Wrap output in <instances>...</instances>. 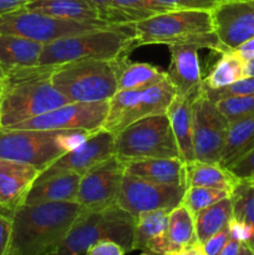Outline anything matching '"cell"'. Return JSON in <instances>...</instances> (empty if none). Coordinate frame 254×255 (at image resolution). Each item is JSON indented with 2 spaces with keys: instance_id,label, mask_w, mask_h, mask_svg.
Listing matches in <instances>:
<instances>
[{
  "instance_id": "6da1fadb",
  "label": "cell",
  "mask_w": 254,
  "mask_h": 255,
  "mask_svg": "<svg viewBox=\"0 0 254 255\" xmlns=\"http://www.w3.org/2000/svg\"><path fill=\"white\" fill-rule=\"evenodd\" d=\"M82 209L76 201L22 203L11 214L7 255H56Z\"/></svg>"
},
{
  "instance_id": "7a4b0ae2",
  "label": "cell",
  "mask_w": 254,
  "mask_h": 255,
  "mask_svg": "<svg viewBox=\"0 0 254 255\" xmlns=\"http://www.w3.org/2000/svg\"><path fill=\"white\" fill-rule=\"evenodd\" d=\"M55 65L20 67L4 75L0 102V128L57 109L69 100L51 82Z\"/></svg>"
},
{
  "instance_id": "3957f363",
  "label": "cell",
  "mask_w": 254,
  "mask_h": 255,
  "mask_svg": "<svg viewBox=\"0 0 254 255\" xmlns=\"http://www.w3.org/2000/svg\"><path fill=\"white\" fill-rule=\"evenodd\" d=\"M134 45L196 42L222 54L226 49L213 29L212 10H168L133 22Z\"/></svg>"
},
{
  "instance_id": "277c9868",
  "label": "cell",
  "mask_w": 254,
  "mask_h": 255,
  "mask_svg": "<svg viewBox=\"0 0 254 255\" xmlns=\"http://www.w3.org/2000/svg\"><path fill=\"white\" fill-rule=\"evenodd\" d=\"M136 218L119 204L82 209L57 249L56 255H82L94 243L114 241L128 252L134 251Z\"/></svg>"
},
{
  "instance_id": "5b68a950",
  "label": "cell",
  "mask_w": 254,
  "mask_h": 255,
  "mask_svg": "<svg viewBox=\"0 0 254 255\" xmlns=\"http://www.w3.org/2000/svg\"><path fill=\"white\" fill-rule=\"evenodd\" d=\"M134 45L133 24H117L47 42L37 65L50 66L82 59L111 60L128 52Z\"/></svg>"
},
{
  "instance_id": "8992f818",
  "label": "cell",
  "mask_w": 254,
  "mask_h": 255,
  "mask_svg": "<svg viewBox=\"0 0 254 255\" xmlns=\"http://www.w3.org/2000/svg\"><path fill=\"white\" fill-rule=\"evenodd\" d=\"M90 133L84 129L0 128V158L31 164L41 172Z\"/></svg>"
},
{
  "instance_id": "52a82bcc",
  "label": "cell",
  "mask_w": 254,
  "mask_h": 255,
  "mask_svg": "<svg viewBox=\"0 0 254 255\" xmlns=\"http://www.w3.org/2000/svg\"><path fill=\"white\" fill-rule=\"evenodd\" d=\"M51 82L69 102L109 101L117 92L111 61L82 59L55 65Z\"/></svg>"
},
{
  "instance_id": "ba28073f",
  "label": "cell",
  "mask_w": 254,
  "mask_h": 255,
  "mask_svg": "<svg viewBox=\"0 0 254 255\" xmlns=\"http://www.w3.org/2000/svg\"><path fill=\"white\" fill-rule=\"evenodd\" d=\"M115 147L122 163L143 158H181L167 114L132 122L115 133Z\"/></svg>"
},
{
  "instance_id": "9c48e42d",
  "label": "cell",
  "mask_w": 254,
  "mask_h": 255,
  "mask_svg": "<svg viewBox=\"0 0 254 255\" xmlns=\"http://www.w3.org/2000/svg\"><path fill=\"white\" fill-rule=\"evenodd\" d=\"M176 95L168 77L141 90L117 91L109 100V111L102 128L117 133L137 120L167 114Z\"/></svg>"
},
{
  "instance_id": "30bf717a",
  "label": "cell",
  "mask_w": 254,
  "mask_h": 255,
  "mask_svg": "<svg viewBox=\"0 0 254 255\" xmlns=\"http://www.w3.org/2000/svg\"><path fill=\"white\" fill-rule=\"evenodd\" d=\"M112 25L117 24H112L105 20L77 21L60 19L25 7L0 15V34L21 36L41 44H47L62 37L109 27Z\"/></svg>"
},
{
  "instance_id": "8fae6325",
  "label": "cell",
  "mask_w": 254,
  "mask_h": 255,
  "mask_svg": "<svg viewBox=\"0 0 254 255\" xmlns=\"http://www.w3.org/2000/svg\"><path fill=\"white\" fill-rule=\"evenodd\" d=\"M186 189V187L153 183L133 174L125 173L117 204L134 218L144 212L159 209L171 212L182 203Z\"/></svg>"
},
{
  "instance_id": "7c38bea8",
  "label": "cell",
  "mask_w": 254,
  "mask_h": 255,
  "mask_svg": "<svg viewBox=\"0 0 254 255\" xmlns=\"http://www.w3.org/2000/svg\"><path fill=\"white\" fill-rule=\"evenodd\" d=\"M194 159L219 163L228 122L202 89L192 106Z\"/></svg>"
},
{
  "instance_id": "4fadbf2b",
  "label": "cell",
  "mask_w": 254,
  "mask_h": 255,
  "mask_svg": "<svg viewBox=\"0 0 254 255\" xmlns=\"http://www.w3.org/2000/svg\"><path fill=\"white\" fill-rule=\"evenodd\" d=\"M109 111V101L67 102L57 109L14 125L9 128L24 129H84L102 128Z\"/></svg>"
},
{
  "instance_id": "5bb4252c",
  "label": "cell",
  "mask_w": 254,
  "mask_h": 255,
  "mask_svg": "<svg viewBox=\"0 0 254 255\" xmlns=\"http://www.w3.org/2000/svg\"><path fill=\"white\" fill-rule=\"evenodd\" d=\"M125 164L116 154L100 162L80 178L76 202L84 209H96L117 204Z\"/></svg>"
},
{
  "instance_id": "9a60e30c",
  "label": "cell",
  "mask_w": 254,
  "mask_h": 255,
  "mask_svg": "<svg viewBox=\"0 0 254 255\" xmlns=\"http://www.w3.org/2000/svg\"><path fill=\"white\" fill-rule=\"evenodd\" d=\"M213 29L226 51L254 37V0H221L212 9Z\"/></svg>"
},
{
  "instance_id": "2e32d148",
  "label": "cell",
  "mask_w": 254,
  "mask_h": 255,
  "mask_svg": "<svg viewBox=\"0 0 254 255\" xmlns=\"http://www.w3.org/2000/svg\"><path fill=\"white\" fill-rule=\"evenodd\" d=\"M114 154H116L115 133L109 129L100 128L91 132L81 144L65 152L56 161L52 162L44 171L40 172L37 178H45L59 172H75L82 176L90 168Z\"/></svg>"
},
{
  "instance_id": "e0dca14e",
  "label": "cell",
  "mask_w": 254,
  "mask_h": 255,
  "mask_svg": "<svg viewBox=\"0 0 254 255\" xmlns=\"http://www.w3.org/2000/svg\"><path fill=\"white\" fill-rule=\"evenodd\" d=\"M171 54L167 77L173 84L177 95H188L202 90L201 65L198 50L202 49L196 42H173L167 45Z\"/></svg>"
},
{
  "instance_id": "ac0fdd59",
  "label": "cell",
  "mask_w": 254,
  "mask_h": 255,
  "mask_svg": "<svg viewBox=\"0 0 254 255\" xmlns=\"http://www.w3.org/2000/svg\"><path fill=\"white\" fill-rule=\"evenodd\" d=\"M40 171L31 164L0 158V206L11 216L26 198Z\"/></svg>"
},
{
  "instance_id": "d6986e66",
  "label": "cell",
  "mask_w": 254,
  "mask_h": 255,
  "mask_svg": "<svg viewBox=\"0 0 254 255\" xmlns=\"http://www.w3.org/2000/svg\"><path fill=\"white\" fill-rule=\"evenodd\" d=\"M168 211H151L136 217L134 251L148 254H169L167 238Z\"/></svg>"
},
{
  "instance_id": "ffe728a7",
  "label": "cell",
  "mask_w": 254,
  "mask_h": 255,
  "mask_svg": "<svg viewBox=\"0 0 254 255\" xmlns=\"http://www.w3.org/2000/svg\"><path fill=\"white\" fill-rule=\"evenodd\" d=\"M125 173L133 174L144 181L187 188L186 163L181 158H143L126 162Z\"/></svg>"
},
{
  "instance_id": "44dd1931",
  "label": "cell",
  "mask_w": 254,
  "mask_h": 255,
  "mask_svg": "<svg viewBox=\"0 0 254 255\" xmlns=\"http://www.w3.org/2000/svg\"><path fill=\"white\" fill-rule=\"evenodd\" d=\"M201 91L188 95H176L167 110V116L171 122L172 131H173L177 144H178L181 159L184 163L194 161L192 106Z\"/></svg>"
},
{
  "instance_id": "7402d4cb",
  "label": "cell",
  "mask_w": 254,
  "mask_h": 255,
  "mask_svg": "<svg viewBox=\"0 0 254 255\" xmlns=\"http://www.w3.org/2000/svg\"><path fill=\"white\" fill-rule=\"evenodd\" d=\"M80 178L81 174L75 172H59L45 178H36L24 203L76 201Z\"/></svg>"
},
{
  "instance_id": "603a6c76",
  "label": "cell",
  "mask_w": 254,
  "mask_h": 255,
  "mask_svg": "<svg viewBox=\"0 0 254 255\" xmlns=\"http://www.w3.org/2000/svg\"><path fill=\"white\" fill-rule=\"evenodd\" d=\"M128 52L111 60L117 81V91L122 90H141L157 84L167 77L158 67L147 62L131 61L127 57Z\"/></svg>"
},
{
  "instance_id": "cb8c5ba5",
  "label": "cell",
  "mask_w": 254,
  "mask_h": 255,
  "mask_svg": "<svg viewBox=\"0 0 254 255\" xmlns=\"http://www.w3.org/2000/svg\"><path fill=\"white\" fill-rule=\"evenodd\" d=\"M44 44L15 35L0 34V69L11 70L37 65Z\"/></svg>"
},
{
  "instance_id": "d4e9b609",
  "label": "cell",
  "mask_w": 254,
  "mask_h": 255,
  "mask_svg": "<svg viewBox=\"0 0 254 255\" xmlns=\"http://www.w3.org/2000/svg\"><path fill=\"white\" fill-rule=\"evenodd\" d=\"M24 7L60 19L77 21L104 20L100 10L90 0H31Z\"/></svg>"
},
{
  "instance_id": "484cf974",
  "label": "cell",
  "mask_w": 254,
  "mask_h": 255,
  "mask_svg": "<svg viewBox=\"0 0 254 255\" xmlns=\"http://www.w3.org/2000/svg\"><path fill=\"white\" fill-rule=\"evenodd\" d=\"M254 149V116L228 125L219 164L229 169Z\"/></svg>"
},
{
  "instance_id": "4316f807",
  "label": "cell",
  "mask_w": 254,
  "mask_h": 255,
  "mask_svg": "<svg viewBox=\"0 0 254 255\" xmlns=\"http://www.w3.org/2000/svg\"><path fill=\"white\" fill-rule=\"evenodd\" d=\"M238 182L239 179L229 169L219 163H208L196 159L186 163L187 187H209L232 193Z\"/></svg>"
},
{
  "instance_id": "83f0119b",
  "label": "cell",
  "mask_w": 254,
  "mask_h": 255,
  "mask_svg": "<svg viewBox=\"0 0 254 255\" xmlns=\"http://www.w3.org/2000/svg\"><path fill=\"white\" fill-rule=\"evenodd\" d=\"M167 238L171 255H182L187 248L199 243L196 233L194 216L183 203L168 213Z\"/></svg>"
},
{
  "instance_id": "f1b7e54d",
  "label": "cell",
  "mask_w": 254,
  "mask_h": 255,
  "mask_svg": "<svg viewBox=\"0 0 254 255\" xmlns=\"http://www.w3.org/2000/svg\"><path fill=\"white\" fill-rule=\"evenodd\" d=\"M232 217H233V204H232L231 196L224 197L221 201L194 214L196 233L199 243L203 244L212 236L226 228Z\"/></svg>"
},
{
  "instance_id": "f546056e",
  "label": "cell",
  "mask_w": 254,
  "mask_h": 255,
  "mask_svg": "<svg viewBox=\"0 0 254 255\" xmlns=\"http://www.w3.org/2000/svg\"><path fill=\"white\" fill-rule=\"evenodd\" d=\"M244 64L246 61L234 51L222 52L217 64L202 81V86L206 89H219L243 79L246 76Z\"/></svg>"
},
{
  "instance_id": "4dcf8cb0",
  "label": "cell",
  "mask_w": 254,
  "mask_h": 255,
  "mask_svg": "<svg viewBox=\"0 0 254 255\" xmlns=\"http://www.w3.org/2000/svg\"><path fill=\"white\" fill-rule=\"evenodd\" d=\"M163 11L168 10L154 0H112L110 21L114 24H133Z\"/></svg>"
},
{
  "instance_id": "1f68e13d",
  "label": "cell",
  "mask_w": 254,
  "mask_h": 255,
  "mask_svg": "<svg viewBox=\"0 0 254 255\" xmlns=\"http://www.w3.org/2000/svg\"><path fill=\"white\" fill-rule=\"evenodd\" d=\"M231 198L233 218L249 224L254 229V187L246 179H239Z\"/></svg>"
},
{
  "instance_id": "d6a6232c",
  "label": "cell",
  "mask_w": 254,
  "mask_h": 255,
  "mask_svg": "<svg viewBox=\"0 0 254 255\" xmlns=\"http://www.w3.org/2000/svg\"><path fill=\"white\" fill-rule=\"evenodd\" d=\"M214 104L228 125L254 116V95L224 97L217 100Z\"/></svg>"
},
{
  "instance_id": "836d02e7",
  "label": "cell",
  "mask_w": 254,
  "mask_h": 255,
  "mask_svg": "<svg viewBox=\"0 0 254 255\" xmlns=\"http://www.w3.org/2000/svg\"><path fill=\"white\" fill-rule=\"evenodd\" d=\"M231 196V193L223 189L209 188V187L192 186L187 187L182 203L193 213H198L203 208H207L211 204L221 201L224 197Z\"/></svg>"
},
{
  "instance_id": "e575fe53",
  "label": "cell",
  "mask_w": 254,
  "mask_h": 255,
  "mask_svg": "<svg viewBox=\"0 0 254 255\" xmlns=\"http://www.w3.org/2000/svg\"><path fill=\"white\" fill-rule=\"evenodd\" d=\"M204 94L209 100L216 102L217 100L224 99L231 96H247V95H254V76H244L243 79L227 85L219 89H206L203 87Z\"/></svg>"
},
{
  "instance_id": "d590c367",
  "label": "cell",
  "mask_w": 254,
  "mask_h": 255,
  "mask_svg": "<svg viewBox=\"0 0 254 255\" xmlns=\"http://www.w3.org/2000/svg\"><path fill=\"white\" fill-rule=\"evenodd\" d=\"M166 7L167 10H182V9H199L212 10L219 0H154Z\"/></svg>"
},
{
  "instance_id": "8d00e7d4",
  "label": "cell",
  "mask_w": 254,
  "mask_h": 255,
  "mask_svg": "<svg viewBox=\"0 0 254 255\" xmlns=\"http://www.w3.org/2000/svg\"><path fill=\"white\" fill-rule=\"evenodd\" d=\"M229 238H231V233H229V227L227 226L226 228L212 236L208 241L202 244L203 255H219Z\"/></svg>"
},
{
  "instance_id": "74e56055",
  "label": "cell",
  "mask_w": 254,
  "mask_h": 255,
  "mask_svg": "<svg viewBox=\"0 0 254 255\" xmlns=\"http://www.w3.org/2000/svg\"><path fill=\"white\" fill-rule=\"evenodd\" d=\"M229 171L238 179L254 178V149L239 159L229 168Z\"/></svg>"
},
{
  "instance_id": "f35d334b",
  "label": "cell",
  "mask_w": 254,
  "mask_h": 255,
  "mask_svg": "<svg viewBox=\"0 0 254 255\" xmlns=\"http://www.w3.org/2000/svg\"><path fill=\"white\" fill-rule=\"evenodd\" d=\"M126 251L114 241H100L92 244L86 251V255H124Z\"/></svg>"
},
{
  "instance_id": "ab89813d",
  "label": "cell",
  "mask_w": 254,
  "mask_h": 255,
  "mask_svg": "<svg viewBox=\"0 0 254 255\" xmlns=\"http://www.w3.org/2000/svg\"><path fill=\"white\" fill-rule=\"evenodd\" d=\"M11 241V216L0 213V255H7Z\"/></svg>"
},
{
  "instance_id": "60d3db41",
  "label": "cell",
  "mask_w": 254,
  "mask_h": 255,
  "mask_svg": "<svg viewBox=\"0 0 254 255\" xmlns=\"http://www.w3.org/2000/svg\"><path fill=\"white\" fill-rule=\"evenodd\" d=\"M219 255H254V252L247 243L229 238Z\"/></svg>"
},
{
  "instance_id": "b9f144b4",
  "label": "cell",
  "mask_w": 254,
  "mask_h": 255,
  "mask_svg": "<svg viewBox=\"0 0 254 255\" xmlns=\"http://www.w3.org/2000/svg\"><path fill=\"white\" fill-rule=\"evenodd\" d=\"M238 56H241L244 61L247 60L254 59V37L247 40L246 42L241 45V46L237 47L236 50H233Z\"/></svg>"
},
{
  "instance_id": "7bdbcfd3",
  "label": "cell",
  "mask_w": 254,
  "mask_h": 255,
  "mask_svg": "<svg viewBox=\"0 0 254 255\" xmlns=\"http://www.w3.org/2000/svg\"><path fill=\"white\" fill-rule=\"evenodd\" d=\"M31 0H0V15L24 7Z\"/></svg>"
},
{
  "instance_id": "ee69618b",
  "label": "cell",
  "mask_w": 254,
  "mask_h": 255,
  "mask_svg": "<svg viewBox=\"0 0 254 255\" xmlns=\"http://www.w3.org/2000/svg\"><path fill=\"white\" fill-rule=\"evenodd\" d=\"M92 4L97 6L102 15V19L110 21V15H111V6H112V0H90ZM111 22V21H110ZM114 24V22H112Z\"/></svg>"
},
{
  "instance_id": "f6af8a7d",
  "label": "cell",
  "mask_w": 254,
  "mask_h": 255,
  "mask_svg": "<svg viewBox=\"0 0 254 255\" xmlns=\"http://www.w3.org/2000/svg\"><path fill=\"white\" fill-rule=\"evenodd\" d=\"M244 75L246 76H254V59L246 61V64H244Z\"/></svg>"
},
{
  "instance_id": "bcb514c9",
  "label": "cell",
  "mask_w": 254,
  "mask_h": 255,
  "mask_svg": "<svg viewBox=\"0 0 254 255\" xmlns=\"http://www.w3.org/2000/svg\"><path fill=\"white\" fill-rule=\"evenodd\" d=\"M2 80H4V71L0 69V82H2Z\"/></svg>"
},
{
  "instance_id": "7dc6e473",
  "label": "cell",
  "mask_w": 254,
  "mask_h": 255,
  "mask_svg": "<svg viewBox=\"0 0 254 255\" xmlns=\"http://www.w3.org/2000/svg\"><path fill=\"white\" fill-rule=\"evenodd\" d=\"M1 96H2V82H0V102H1Z\"/></svg>"
},
{
  "instance_id": "c3c4849f",
  "label": "cell",
  "mask_w": 254,
  "mask_h": 255,
  "mask_svg": "<svg viewBox=\"0 0 254 255\" xmlns=\"http://www.w3.org/2000/svg\"><path fill=\"white\" fill-rule=\"evenodd\" d=\"M246 181H248V182H249V183H251V184H252V186H253V187H254V178H252V179H246Z\"/></svg>"
},
{
  "instance_id": "681fc988",
  "label": "cell",
  "mask_w": 254,
  "mask_h": 255,
  "mask_svg": "<svg viewBox=\"0 0 254 255\" xmlns=\"http://www.w3.org/2000/svg\"><path fill=\"white\" fill-rule=\"evenodd\" d=\"M0 213H5V212H4V211H2V208H1V206H0ZM5 214H6V213H5Z\"/></svg>"
},
{
  "instance_id": "f907efd6",
  "label": "cell",
  "mask_w": 254,
  "mask_h": 255,
  "mask_svg": "<svg viewBox=\"0 0 254 255\" xmlns=\"http://www.w3.org/2000/svg\"><path fill=\"white\" fill-rule=\"evenodd\" d=\"M219 1H221V0H219Z\"/></svg>"
}]
</instances>
